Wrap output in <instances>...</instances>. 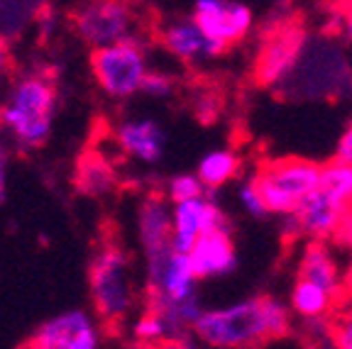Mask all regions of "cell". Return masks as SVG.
I'll use <instances>...</instances> for the list:
<instances>
[{
	"label": "cell",
	"mask_w": 352,
	"mask_h": 349,
	"mask_svg": "<svg viewBox=\"0 0 352 349\" xmlns=\"http://www.w3.org/2000/svg\"><path fill=\"white\" fill-rule=\"evenodd\" d=\"M292 325V311L279 298H242L230 306L204 308L193 322V339L204 347L248 349L286 337Z\"/></svg>",
	"instance_id": "6da1fadb"
},
{
	"label": "cell",
	"mask_w": 352,
	"mask_h": 349,
	"mask_svg": "<svg viewBox=\"0 0 352 349\" xmlns=\"http://www.w3.org/2000/svg\"><path fill=\"white\" fill-rule=\"evenodd\" d=\"M91 308L105 330H120L140 306V284L135 264L125 247L103 242L88 267Z\"/></svg>",
	"instance_id": "7a4b0ae2"
},
{
	"label": "cell",
	"mask_w": 352,
	"mask_h": 349,
	"mask_svg": "<svg viewBox=\"0 0 352 349\" xmlns=\"http://www.w3.org/2000/svg\"><path fill=\"white\" fill-rule=\"evenodd\" d=\"M3 127L12 135L17 147L39 149L52 135L56 115L54 81L44 74H25L8 91L0 103Z\"/></svg>",
	"instance_id": "3957f363"
},
{
	"label": "cell",
	"mask_w": 352,
	"mask_h": 349,
	"mask_svg": "<svg viewBox=\"0 0 352 349\" xmlns=\"http://www.w3.org/2000/svg\"><path fill=\"white\" fill-rule=\"evenodd\" d=\"M88 66L105 98L130 100L140 93L149 71V49L138 34H130L120 42L91 49Z\"/></svg>",
	"instance_id": "277c9868"
},
{
	"label": "cell",
	"mask_w": 352,
	"mask_h": 349,
	"mask_svg": "<svg viewBox=\"0 0 352 349\" xmlns=\"http://www.w3.org/2000/svg\"><path fill=\"white\" fill-rule=\"evenodd\" d=\"M318 179L320 164L303 157H284L259 166L252 181L267 205V213L286 215L294 213L298 203L314 191Z\"/></svg>",
	"instance_id": "5b68a950"
},
{
	"label": "cell",
	"mask_w": 352,
	"mask_h": 349,
	"mask_svg": "<svg viewBox=\"0 0 352 349\" xmlns=\"http://www.w3.org/2000/svg\"><path fill=\"white\" fill-rule=\"evenodd\" d=\"M198 281L186 251L174 247L144 254V293L147 303H169L198 295Z\"/></svg>",
	"instance_id": "8992f818"
},
{
	"label": "cell",
	"mask_w": 352,
	"mask_h": 349,
	"mask_svg": "<svg viewBox=\"0 0 352 349\" xmlns=\"http://www.w3.org/2000/svg\"><path fill=\"white\" fill-rule=\"evenodd\" d=\"M135 20L130 0H88L78 8L74 25L81 42L96 49L135 34Z\"/></svg>",
	"instance_id": "52a82bcc"
},
{
	"label": "cell",
	"mask_w": 352,
	"mask_h": 349,
	"mask_svg": "<svg viewBox=\"0 0 352 349\" xmlns=\"http://www.w3.org/2000/svg\"><path fill=\"white\" fill-rule=\"evenodd\" d=\"M25 344L34 349H98L103 325L83 308H72L44 320Z\"/></svg>",
	"instance_id": "ba28073f"
},
{
	"label": "cell",
	"mask_w": 352,
	"mask_h": 349,
	"mask_svg": "<svg viewBox=\"0 0 352 349\" xmlns=\"http://www.w3.org/2000/svg\"><path fill=\"white\" fill-rule=\"evenodd\" d=\"M191 15L201 30L226 49L248 39L254 27L252 10L240 0H196Z\"/></svg>",
	"instance_id": "9c48e42d"
},
{
	"label": "cell",
	"mask_w": 352,
	"mask_h": 349,
	"mask_svg": "<svg viewBox=\"0 0 352 349\" xmlns=\"http://www.w3.org/2000/svg\"><path fill=\"white\" fill-rule=\"evenodd\" d=\"M186 254L198 281H213V278H226L235 273L237 251L230 225L223 223L206 229Z\"/></svg>",
	"instance_id": "30bf717a"
},
{
	"label": "cell",
	"mask_w": 352,
	"mask_h": 349,
	"mask_svg": "<svg viewBox=\"0 0 352 349\" xmlns=\"http://www.w3.org/2000/svg\"><path fill=\"white\" fill-rule=\"evenodd\" d=\"M160 44L164 47L166 54L174 59L184 61L188 66L206 64V61H215L218 56L226 54V47L215 42L213 37L201 30L193 15L188 17H176V20L166 22L160 30Z\"/></svg>",
	"instance_id": "8fae6325"
},
{
	"label": "cell",
	"mask_w": 352,
	"mask_h": 349,
	"mask_svg": "<svg viewBox=\"0 0 352 349\" xmlns=\"http://www.w3.org/2000/svg\"><path fill=\"white\" fill-rule=\"evenodd\" d=\"M223 223L228 220L210 193L171 203V247L176 251H188L206 229Z\"/></svg>",
	"instance_id": "7c38bea8"
},
{
	"label": "cell",
	"mask_w": 352,
	"mask_h": 349,
	"mask_svg": "<svg viewBox=\"0 0 352 349\" xmlns=\"http://www.w3.org/2000/svg\"><path fill=\"white\" fill-rule=\"evenodd\" d=\"M116 144L127 159L154 166L166 154V130L157 117H130L116 127Z\"/></svg>",
	"instance_id": "4fadbf2b"
},
{
	"label": "cell",
	"mask_w": 352,
	"mask_h": 349,
	"mask_svg": "<svg viewBox=\"0 0 352 349\" xmlns=\"http://www.w3.org/2000/svg\"><path fill=\"white\" fill-rule=\"evenodd\" d=\"M347 210L350 207L333 201L328 193H323L316 185L294 210L298 235L308 237V240H328V237L338 235L347 220Z\"/></svg>",
	"instance_id": "5bb4252c"
},
{
	"label": "cell",
	"mask_w": 352,
	"mask_h": 349,
	"mask_svg": "<svg viewBox=\"0 0 352 349\" xmlns=\"http://www.w3.org/2000/svg\"><path fill=\"white\" fill-rule=\"evenodd\" d=\"M303 34L301 32H281L264 47L257 64V78L262 86L281 83L296 71L298 59L303 54Z\"/></svg>",
	"instance_id": "9a60e30c"
},
{
	"label": "cell",
	"mask_w": 352,
	"mask_h": 349,
	"mask_svg": "<svg viewBox=\"0 0 352 349\" xmlns=\"http://www.w3.org/2000/svg\"><path fill=\"white\" fill-rule=\"evenodd\" d=\"M138 242L142 247V254H152L171 247V203L164 196L142 198L138 205Z\"/></svg>",
	"instance_id": "2e32d148"
},
{
	"label": "cell",
	"mask_w": 352,
	"mask_h": 349,
	"mask_svg": "<svg viewBox=\"0 0 352 349\" xmlns=\"http://www.w3.org/2000/svg\"><path fill=\"white\" fill-rule=\"evenodd\" d=\"M118 169L116 164L98 149H88L78 157L76 171H74V185L86 198H105L116 193L118 188Z\"/></svg>",
	"instance_id": "e0dca14e"
},
{
	"label": "cell",
	"mask_w": 352,
	"mask_h": 349,
	"mask_svg": "<svg viewBox=\"0 0 352 349\" xmlns=\"http://www.w3.org/2000/svg\"><path fill=\"white\" fill-rule=\"evenodd\" d=\"M298 276L323 286V289L338 293L342 286L340 267H338L333 251L323 245V240H311L301 251L298 259Z\"/></svg>",
	"instance_id": "ac0fdd59"
},
{
	"label": "cell",
	"mask_w": 352,
	"mask_h": 349,
	"mask_svg": "<svg viewBox=\"0 0 352 349\" xmlns=\"http://www.w3.org/2000/svg\"><path fill=\"white\" fill-rule=\"evenodd\" d=\"M336 298L338 293L298 276L289 293V311L301 320H323V317H330L336 308Z\"/></svg>",
	"instance_id": "d6986e66"
},
{
	"label": "cell",
	"mask_w": 352,
	"mask_h": 349,
	"mask_svg": "<svg viewBox=\"0 0 352 349\" xmlns=\"http://www.w3.org/2000/svg\"><path fill=\"white\" fill-rule=\"evenodd\" d=\"M240 166H242V159L237 152L228 147H220V149H210L201 157L196 166V176L201 179V183L206 185V191L213 193L223 185H228L237 174H240Z\"/></svg>",
	"instance_id": "ffe728a7"
},
{
	"label": "cell",
	"mask_w": 352,
	"mask_h": 349,
	"mask_svg": "<svg viewBox=\"0 0 352 349\" xmlns=\"http://www.w3.org/2000/svg\"><path fill=\"white\" fill-rule=\"evenodd\" d=\"M318 188L323 193H328L333 201L340 203V205L350 207L352 205V164L350 161L333 159L330 164L320 166Z\"/></svg>",
	"instance_id": "44dd1931"
},
{
	"label": "cell",
	"mask_w": 352,
	"mask_h": 349,
	"mask_svg": "<svg viewBox=\"0 0 352 349\" xmlns=\"http://www.w3.org/2000/svg\"><path fill=\"white\" fill-rule=\"evenodd\" d=\"M130 335L135 339V344H166L169 333H166V322L162 320V315L152 308H147L144 313H140L132 320Z\"/></svg>",
	"instance_id": "7402d4cb"
},
{
	"label": "cell",
	"mask_w": 352,
	"mask_h": 349,
	"mask_svg": "<svg viewBox=\"0 0 352 349\" xmlns=\"http://www.w3.org/2000/svg\"><path fill=\"white\" fill-rule=\"evenodd\" d=\"M206 185L201 183V179L196 176V171L193 174H176L169 179V183H166V193L164 198L169 203H179V201H188V198H196V196H204Z\"/></svg>",
	"instance_id": "603a6c76"
},
{
	"label": "cell",
	"mask_w": 352,
	"mask_h": 349,
	"mask_svg": "<svg viewBox=\"0 0 352 349\" xmlns=\"http://www.w3.org/2000/svg\"><path fill=\"white\" fill-rule=\"evenodd\" d=\"M174 91H176V78L171 76L169 71H154L152 66H149V71H147V76H144L140 93H144V95H149V98L164 100V98H171Z\"/></svg>",
	"instance_id": "cb8c5ba5"
},
{
	"label": "cell",
	"mask_w": 352,
	"mask_h": 349,
	"mask_svg": "<svg viewBox=\"0 0 352 349\" xmlns=\"http://www.w3.org/2000/svg\"><path fill=\"white\" fill-rule=\"evenodd\" d=\"M237 201H240V207L250 215V218L262 220L270 215L267 213V205H264L262 196H259V191H257V185H254V181H248V183H242L240 188H237Z\"/></svg>",
	"instance_id": "d4e9b609"
},
{
	"label": "cell",
	"mask_w": 352,
	"mask_h": 349,
	"mask_svg": "<svg viewBox=\"0 0 352 349\" xmlns=\"http://www.w3.org/2000/svg\"><path fill=\"white\" fill-rule=\"evenodd\" d=\"M330 335H333V347L352 349V308L336 317V322L330 325Z\"/></svg>",
	"instance_id": "484cf974"
},
{
	"label": "cell",
	"mask_w": 352,
	"mask_h": 349,
	"mask_svg": "<svg viewBox=\"0 0 352 349\" xmlns=\"http://www.w3.org/2000/svg\"><path fill=\"white\" fill-rule=\"evenodd\" d=\"M336 159H340V161H350L352 164V125L347 127V130L340 135V139H338Z\"/></svg>",
	"instance_id": "4316f807"
},
{
	"label": "cell",
	"mask_w": 352,
	"mask_h": 349,
	"mask_svg": "<svg viewBox=\"0 0 352 349\" xmlns=\"http://www.w3.org/2000/svg\"><path fill=\"white\" fill-rule=\"evenodd\" d=\"M340 30L347 42H352V0H340Z\"/></svg>",
	"instance_id": "83f0119b"
},
{
	"label": "cell",
	"mask_w": 352,
	"mask_h": 349,
	"mask_svg": "<svg viewBox=\"0 0 352 349\" xmlns=\"http://www.w3.org/2000/svg\"><path fill=\"white\" fill-rule=\"evenodd\" d=\"M6 188H8V157L0 149V203L6 198Z\"/></svg>",
	"instance_id": "f1b7e54d"
},
{
	"label": "cell",
	"mask_w": 352,
	"mask_h": 349,
	"mask_svg": "<svg viewBox=\"0 0 352 349\" xmlns=\"http://www.w3.org/2000/svg\"><path fill=\"white\" fill-rule=\"evenodd\" d=\"M6 64H8V44L6 37L0 34V78H3V71H6Z\"/></svg>",
	"instance_id": "f546056e"
},
{
	"label": "cell",
	"mask_w": 352,
	"mask_h": 349,
	"mask_svg": "<svg viewBox=\"0 0 352 349\" xmlns=\"http://www.w3.org/2000/svg\"><path fill=\"white\" fill-rule=\"evenodd\" d=\"M347 291H350V295H352V269H350V273H347Z\"/></svg>",
	"instance_id": "4dcf8cb0"
},
{
	"label": "cell",
	"mask_w": 352,
	"mask_h": 349,
	"mask_svg": "<svg viewBox=\"0 0 352 349\" xmlns=\"http://www.w3.org/2000/svg\"><path fill=\"white\" fill-rule=\"evenodd\" d=\"M3 130H6V127H3V113H0V135H3ZM3 149V147H0Z\"/></svg>",
	"instance_id": "1f68e13d"
}]
</instances>
